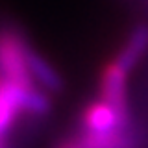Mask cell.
I'll list each match as a JSON object with an SVG mask.
<instances>
[{"mask_svg":"<svg viewBox=\"0 0 148 148\" xmlns=\"http://www.w3.org/2000/svg\"><path fill=\"white\" fill-rule=\"evenodd\" d=\"M26 48L28 45L17 32H0V76L4 82L18 83V85H34L28 72Z\"/></svg>","mask_w":148,"mask_h":148,"instance_id":"1","label":"cell"},{"mask_svg":"<svg viewBox=\"0 0 148 148\" xmlns=\"http://www.w3.org/2000/svg\"><path fill=\"white\" fill-rule=\"evenodd\" d=\"M100 95L102 100L111 106L124 122H128V108H126V71L113 61L102 72L100 80Z\"/></svg>","mask_w":148,"mask_h":148,"instance_id":"2","label":"cell"},{"mask_svg":"<svg viewBox=\"0 0 148 148\" xmlns=\"http://www.w3.org/2000/svg\"><path fill=\"white\" fill-rule=\"evenodd\" d=\"M83 132H92V133H111V132H122L126 130L128 122L117 115L111 106H108L104 100L92 102L85 108L82 117Z\"/></svg>","mask_w":148,"mask_h":148,"instance_id":"3","label":"cell"},{"mask_svg":"<svg viewBox=\"0 0 148 148\" xmlns=\"http://www.w3.org/2000/svg\"><path fill=\"white\" fill-rule=\"evenodd\" d=\"M56 148H137V143L126 130L111 133L82 132L80 135L59 143Z\"/></svg>","mask_w":148,"mask_h":148,"instance_id":"4","label":"cell"},{"mask_svg":"<svg viewBox=\"0 0 148 148\" xmlns=\"http://www.w3.org/2000/svg\"><path fill=\"white\" fill-rule=\"evenodd\" d=\"M26 63H28V72H30L32 82H37L46 91H59L61 89L63 82L59 78V74L54 71V67L46 61L43 56H39L30 46L26 48Z\"/></svg>","mask_w":148,"mask_h":148,"instance_id":"5","label":"cell"},{"mask_svg":"<svg viewBox=\"0 0 148 148\" xmlns=\"http://www.w3.org/2000/svg\"><path fill=\"white\" fill-rule=\"evenodd\" d=\"M146 48H148V26L141 24L132 32V35L128 37L126 45L120 50V54L117 56L115 61L128 72L130 69H133L137 65V61L143 58V54L146 52Z\"/></svg>","mask_w":148,"mask_h":148,"instance_id":"6","label":"cell"},{"mask_svg":"<svg viewBox=\"0 0 148 148\" xmlns=\"http://www.w3.org/2000/svg\"><path fill=\"white\" fill-rule=\"evenodd\" d=\"M0 148H6V145H4V137L0 135Z\"/></svg>","mask_w":148,"mask_h":148,"instance_id":"7","label":"cell"}]
</instances>
